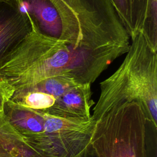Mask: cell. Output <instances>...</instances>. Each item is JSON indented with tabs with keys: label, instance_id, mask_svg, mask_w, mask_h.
I'll return each instance as SVG.
<instances>
[{
	"label": "cell",
	"instance_id": "cell-7",
	"mask_svg": "<svg viewBox=\"0 0 157 157\" xmlns=\"http://www.w3.org/2000/svg\"><path fill=\"white\" fill-rule=\"evenodd\" d=\"M130 38L141 32L148 0H110Z\"/></svg>",
	"mask_w": 157,
	"mask_h": 157
},
{
	"label": "cell",
	"instance_id": "cell-5",
	"mask_svg": "<svg viewBox=\"0 0 157 157\" xmlns=\"http://www.w3.org/2000/svg\"><path fill=\"white\" fill-rule=\"evenodd\" d=\"M146 124L140 104H121L95 121L91 145L97 157H147Z\"/></svg>",
	"mask_w": 157,
	"mask_h": 157
},
{
	"label": "cell",
	"instance_id": "cell-6",
	"mask_svg": "<svg viewBox=\"0 0 157 157\" xmlns=\"http://www.w3.org/2000/svg\"><path fill=\"white\" fill-rule=\"evenodd\" d=\"M28 13L18 1H0V61L31 31Z\"/></svg>",
	"mask_w": 157,
	"mask_h": 157
},
{
	"label": "cell",
	"instance_id": "cell-8",
	"mask_svg": "<svg viewBox=\"0 0 157 157\" xmlns=\"http://www.w3.org/2000/svg\"><path fill=\"white\" fill-rule=\"evenodd\" d=\"M0 147L20 157H39L0 113Z\"/></svg>",
	"mask_w": 157,
	"mask_h": 157
},
{
	"label": "cell",
	"instance_id": "cell-9",
	"mask_svg": "<svg viewBox=\"0 0 157 157\" xmlns=\"http://www.w3.org/2000/svg\"><path fill=\"white\" fill-rule=\"evenodd\" d=\"M141 33L151 48L157 51V0H148Z\"/></svg>",
	"mask_w": 157,
	"mask_h": 157
},
{
	"label": "cell",
	"instance_id": "cell-3",
	"mask_svg": "<svg viewBox=\"0 0 157 157\" xmlns=\"http://www.w3.org/2000/svg\"><path fill=\"white\" fill-rule=\"evenodd\" d=\"M3 113L39 157H74L91 146L95 121L67 120L7 100Z\"/></svg>",
	"mask_w": 157,
	"mask_h": 157
},
{
	"label": "cell",
	"instance_id": "cell-14",
	"mask_svg": "<svg viewBox=\"0 0 157 157\" xmlns=\"http://www.w3.org/2000/svg\"><path fill=\"white\" fill-rule=\"evenodd\" d=\"M0 1H6V2H10V1H18L21 3L20 0H0Z\"/></svg>",
	"mask_w": 157,
	"mask_h": 157
},
{
	"label": "cell",
	"instance_id": "cell-12",
	"mask_svg": "<svg viewBox=\"0 0 157 157\" xmlns=\"http://www.w3.org/2000/svg\"><path fill=\"white\" fill-rule=\"evenodd\" d=\"M7 101L6 98L5 94L0 83V113H3V109L5 102Z\"/></svg>",
	"mask_w": 157,
	"mask_h": 157
},
{
	"label": "cell",
	"instance_id": "cell-4",
	"mask_svg": "<svg viewBox=\"0 0 157 157\" xmlns=\"http://www.w3.org/2000/svg\"><path fill=\"white\" fill-rule=\"evenodd\" d=\"M90 84H80L67 75L46 78L14 90L8 100L18 105L67 120L92 119Z\"/></svg>",
	"mask_w": 157,
	"mask_h": 157
},
{
	"label": "cell",
	"instance_id": "cell-13",
	"mask_svg": "<svg viewBox=\"0 0 157 157\" xmlns=\"http://www.w3.org/2000/svg\"><path fill=\"white\" fill-rule=\"evenodd\" d=\"M0 157H20L7 150L0 147Z\"/></svg>",
	"mask_w": 157,
	"mask_h": 157
},
{
	"label": "cell",
	"instance_id": "cell-2",
	"mask_svg": "<svg viewBox=\"0 0 157 157\" xmlns=\"http://www.w3.org/2000/svg\"><path fill=\"white\" fill-rule=\"evenodd\" d=\"M156 52L141 32L131 38L123 63L100 83V96L91 115L94 121L116 107L135 102L147 121L157 128Z\"/></svg>",
	"mask_w": 157,
	"mask_h": 157
},
{
	"label": "cell",
	"instance_id": "cell-11",
	"mask_svg": "<svg viewBox=\"0 0 157 157\" xmlns=\"http://www.w3.org/2000/svg\"><path fill=\"white\" fill-rule=\"evenodd\" d=\"M74 157H97V156L91 145L88 148L83 151L82 153Z\"/></svg>",
	"mask_w": 157,
	"mask_h": 157
},
{
	"label": "cell",
	"instance_id": "cell-10",
	"mask_svg": "<svg viewBox=\"0 0 157 157\" xmlns=\"http://www.w3.org/2000/svg\"><path fill=\"white\" fill-rule=\"evenodd\" d=\"M146 144L147 157H157V128L147 121Z\"/></svg>",
	"mask_w": 157,
	"mask_h": 157
},
{
	"label": "cell",
	"instance_id": "cell-1",
	"mask_svg": "<svg viewBox=\"0 0 157 157\" xmlns=\"http://www.w3.org/2000/svg\"><path fill=\"white\" fill-rule=\"evenodd\" d=\"M59 17V38L74 52L109 66L126 53L130 37L110 0H50Z\"/></svg>",
	"mask_w": 157,
	"mask_h": 157
}]
</instances>
